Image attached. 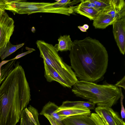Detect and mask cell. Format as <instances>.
<instances>
[{
  "mask_svg": "<svg viewBox=\"0 0 125 125\" xmlns=\"http://www.w3.org/2000/svg\"><path fill=\"white\" fill-rule=\"evenodd\" d=\"M70 51L71 67L79 80L94 83L102 80L107 68L108 55L99 40L90 37L74 40Z\"/></svg>",
  "mask_w": 125,
  "mask_h": 125,
  "instance_id": "cell-1",
  "label": "cell"
},
{
  "mask_svg": "<svg viewBox=\"0 0 125 125\" xmlns=\"http://www.w3.org/2000/svg\"><path fill=\"white\" fill-rule=\"evenodd\" d=\"M72 90L75 95L96 104L97 106L111 108L121 97L119 87L107 83L102 85L79 81Z\"/></svg>",
  "mask_w": 125,
  "mask_h": 125,
  "instance_id": "cell-2",
  "label": "cell"
},
{
  "mask_svg": "<svg viewBox=\"0 0 125 125\" xmlns=\"http://www.w3.org/2000/svg\"><path fill=\"white\" fill-rule=\"evenodd\" d=\"M5 10L12 12L14 15L27 14L37 13L60 14L68 16L74 12L77 6L66 7L57 5L54 3L30 2L26 0H6Z\"/></svg>",
  "mask_w": 125,
  "mask_h": 125,
  "instance_id": "cell-3",
  "label": "cell"
},
{
  "mask_svg": "<svg viewBox=\"0 0 125 125\" xmlns=\"http://www.w3.org/2000/svg\"><path fill=\"white\" fill-rule=\"evenodd\" d=\"M40 57L61 76L72 87L78 81L71 66L64 62L54 46L42 40L36 42Z\"/></svg>",
  "mask_w": 125,
  "mask_h": 125,
  "instance_id": "cell-4",
  "label": "cell"
},
{
  "mask_svg": "<svg viewBox=\"0 0 125 125\" xmlns=\"http://www.w3.org/2000/svg\"><path fill=\"white\" fill-rule=\"evenodd\" d=\"M14 21L5 11L0 13V49L10 41L14 30Z\"/></svg>",
  "mask_w": 125,
  "mask_h": 125,
  "instance_id": "cell-5",
  "label": "cell"
},
{
  "mask_svg": "<svg viewBox=\"0 0 125 125\" xmlns=\"http://www.w3.org/2000/svg\"><path fill=\"white\" fill-rule=\"evenodd\" d=\"M95 111L104 125H125V122L111 108L97 106Z\"/></svg>",
  "mask_w": 125,
  "mask_h": 125,
  "instance_id": "cell-6",
  "label": "cell"
},
{
  "mask_svg": "<svg viewBox=\"0 0 125 125\" xmlns=\"http://www.w3.org/2000/svg\"><path fill=\"white\" fill-rule=\"evenodd\" d=\"M115 41L121 53L125 52V16L115 21L112 24Z\"/></svg>",
  "mask_w": 125,
  "mask_h": 125,
  "instance_id": "cell-7",
  "label": "cell"
},
{
  "mask_svg": "<svg viewBox=\"0 0 125 125\" xmlns=\"http://www.w3.org/2000/svg\"><path fill=\"white\" fill-rule=\"evenodd\" d=\"M60 115L65 118L72 116L86 115H90L91 111L89 109L83 107L69 105L63 102L56 111Z\"/></svg>",
  "mask_w": 125,
  "mask_h": 125,
  "instance_id": "cell-8",
  "label": "cell"
},
{
  "mask_svg": "<svg viewBox=\"0 0 125 125\" xmlns=\"http://www.w3.org/2000/svg\"><path fill=\"white\" fill-rule=\"evenodd\" d=\"M37 110L31 105L21 112L19 125H41L39 120Z\"/></svg>",
  "mask_w": 125,
  "mask_h": 125,
  "instance_id": "cell-9",
  "label": "cell"
},
{
  "mask_svg": "<svg viewBox=\"0 0 125 125\" xmlns=\"http://www.w3.org/2000/svg\"><path fill=\"white\" fill-rule=\"evenodd\" d=\"M111 1V7L103 11L109 15L116 21L125 16V1L124 0Z\"/></svg>",
  "mask_w": 125,
  "mask_h": 125,
  "instance_id": "cell-10",
  "label": "cell"
},
{
  "mask_svg": "<svg viewBox=\"0 0 125 125\" xmlns=\"http://www.w3.org/2000/svg\"><path fill=\"white\" fill-rule=\"evenodd\" d=\"M44 69V76L47 81H55L65 87L71 88L72 86L58 73L48 65L43 60Z\"/></svg>",
  "mask_w": 125,
  "mask_h": 125,
  "instance_id": "cell-11",
  "label": "cell"
},
{
  "mask_svg": "<svg viewBox=\"0 0 125 125\" xmlns=\"http://www.w3.org/2000/svg\"><path fill=\"white\" fill-rule=\"evenodd\" d=\"M65 125H96L90 115H79L67 117L62 121Z\"/></svg>",
  "mask_w": 125,
  "mask_h": 125,
  "instance_id": "cell-12",
  "label": "cell"
},
{
  "mask_svg": "<svg viewBox=\"0 0 125 125\" xmlns=\"http://www.w3.org/2000/svg\"><path fill=\"white\" fill-rule=\"evenodd\" d=\"M93 25L95 29H104L112 25L116 21L109 15L103 11L100 12L93 20Z\"/></svg>",
  "mask_w": 125,
  "mask_h": 125,
  "instance_id": "cell-13",
  "label": "cell"
},
{
  "mask_svg": "<svg viewBox=\"0 0 125 125\" xmlns=\"http://www.w3.org/2000/svg\"><path fill=\"white\" fill-rule=\"evenodd\" d=\"M59 107V106L55 103L49 101L43 107L40 114L43 115H47L58 121L62 122L65 118L56 113L57 110Z\"/></svg>",
  "mask_w": 125,
  "mask_h": 125,
  "instance_id": "cell-14",
  "label": "cell"
},
{
  "mask_svg": "<svg viewBox=\"0 0 125 125\" xmlns=\"http://www.w3.org/2000/svg\"><path fill=\"white\" fill-rule=\"evenodd\" d=\"M58 40V43L54 46L58 52L70 51L73 46V42L69 35L61 36Z\"/></svg>",
  "mask_w": 125,
  "mask_h": 125,
  "instance_id": "cell-15",
  "label": "cell"
},
{
  "mask_svg": "<svg viewBox=\"0 0 125 125\" xmlns=\"http://www.w3.org/2000/svg\"><path fill=\"white\" fill-rule=\"evenodd\" d=\"M16 60L4 61L0 63V86L10 73L14 68Z\"/></svg>",
  "mask_w": 125,
  "mask_h": 125,
  "instance_id": "cell-16",
  "label": "cell"
},
{
  "mask_svg": "<svg viewBox=\"0 0 125 125\" xmlns=\"http://www.w3.org/2000/svg\"><path fill=\"white\" fill-rule=\"evenodd\" d=\"M74 11L78 14L87 17L90 20H93L101 12L92 8L83 6L80 4L77 6L74 9Z\"/></svg>",
  "mask_w": 125,
  "mask_h": 125,
  "instance_id": "cell-17",
  "label": "cell"
},
{
  "mask_svg": "<svg viewBox=\"0 0 125 125\" xmlns=\"http://www.w3.org/2000/svg\"><path fill=\"white\" fill-rule=\"evenodd\" d=\"M24 44V43L14 45L9 41L3 47L0 49V57L2 60L13 53Z\"/></svg>",
  "mask_w": 125,
  "mask_h": 125,
  "instance_id": "cell-18",
  "label": "cell"
},
{
  "mask_svg": "<svg viewBox=\"0 0 125 125\" xmlns=\"http://www.w3.org/2000/svg\"><path fill=\"white\" fill-rule=\"evenodd\" d=\"M64 102L69 105L76 106L86 108L89 109L93 110L95 108V104L90 102L83 101H66Z\"/></svg>",
  "mask_w": 125,
  "mask_h": 125,
  "instance_id": "cell-19",
  "label": "cell"
},
{
  "mask_svg": "<svg viewBox=\"0 0 125 125\" xmlns=\"http://www.w3.org/2000/svg\"><path fill=\"white\" fill-rule=\"evenodd\" d=\"M91 1L102 11L108 9L112 6L111 0H91Z\"/></svg>",
  "mask_w": 125,
  "mask_h": 125,
  "instance_id": "cell-20",
  "label": "cell"
},
{
  "mask_svg": "<svg viewBox=\"0 0 125 125\" xmlns=\"http://www.w3.org/2000/svg\"><path fill=\"white\" fill-rule=\"evenodd\" d=\"M55 1L57 4L60 6L67 7V6L75 4L79 2H81L82 0H74L71 1L70 0H60Z\"/></svg>",
  "mask_w": 125,
  "mask_h": 125,
  "instance_id": "cell-21",
  "label": "cell"
},
{
  "mask_svg": "<svg viewBox=\"0 0 125 125\" xmlns=\"http://www.w3.org/2000/svg\"><path fill=\"white\" fill-rule=\"evenodd\" d=\"M80 4L83 6L94 9L99 11H102L91 1V0H82Z\"/></svg>",
  "mask_w": 125,
  "mask_h": 125,
  "instance_id": "cell-22",
  "label": "cell"
},
{
  "mask_svg": "<svg viewBox=\"0 0 125 125\" xmlns=\"http://www.w3.org/2000/svg\"><path fill=\"white\" fill-rule=\"evenodd\" d=\"M90 116L91 119L96 125H104L97 114L94 113H92L91 114Z\"/></svg>",
  "mask_w": 125,
  "mask_h": 125,
  "instance_id": "cell-23",
  "label": "cell"
},
{
  "mask_svg": "<svg viewBox=\"0 0 125 125\" xmlns=\"http://www.w3.org/2000/svg\"><path fill=\"white\" fill-rule=\"evenodd\" d=\"M44 116L48 119L51 125H65L62 122L58 121L49 115H45Z\"/></svg>",
  "mask_w": 125,
  "mask_h": 125,
  "instance_id": "cell-24",
  "label": "cell"
},
{
  "mask_svg": "<svg viewBox=\"0 0 125 125\" xmlns=\"http://www.w3.org/2000/svg\"><path fill=\"white\" fill-rule=\"evenodd\" d=\"M121 92L120 103L121 105V114L122 118L124 119L125 117V111L123 104V100L124 98V95L122 94L121 87H119Z\"/></svg>",
  "mask_w": 125,
  "mask_h": 125,
  "instance_id": "cell-25",
  "label": "cell"
},
{
  "mask_svg": "<svg viewBox=\"0 0 125 125\" xmlns=\"http://www.w3.org/2000/svg\"><path fill=\"white\" fill-rule=\"evenodd\" d=\"M26 49L28 50V51L22 53L21 54L18 55L14 58L10 60L11 61L14 60H17V59L25 56L28 54L30 53L33 52V51L35 50V49H33L27 47H26Z\"/></svg>",
  "mask_w": 125,
  "mask_h": 125,
  "instance_id": "cell-26",
  "label": "cell"
},
{
  "mask_svg": "<svg viewBox=\"0 0 125 125\" xmlns=\"http://www.w3.org/2000/svg\"><path fill=\"white\" fill-rule=\"evenodd\" d=\"M125 76L119 81L117 82L115 85V86L118 87H122L125 89Z\"/></svg>",
  "mask_w": 125,
  "mask_h": 125,
  "instance_id": "cell-27",
  "label": "cell"
},
{
  "mask_svg": "<svg viewBox=\"0 0 125 125\" xmlns=\"http://www.w3.org/2000/svg\"><path fill=\"white\" fill-rule=\"evenodd\" d=\"M6 5L5 0H0V13L5 11Z\"/></svg>",
  "mask_w": 125,
  "mask_h": 125,
  "instance_id": "cell-28",
  "label": "cell"
},
{
  "mask_svg": "<svg viewBox=\"0 0 125 125\" xmlns=\"http://www.w3.org/2000/svg\"><path fill=\"white\" fill-rule=\"evenodd\" d=\"M78 28L80 30L83 32H86L87 31V30H86L82 26H79L78 27Z\"/></svg>",
  "mask_w": 125,
  "mask_h": 125,
  "instance_id": "cell-29",
  "label": "cell"
},
{
  "mask_svg": "<svg viewBox=\"0 0 125 125\" xmlns=\"http://www.w3.org/2000/svg\"><path fill=\"white\" fill-rule=\"evenodd\" d=\"M83 26L86 30H88L89 28L88 25L86 24H84L83 25Z\"/></svg>",
  "mask_w": 125,
  "mask_h": 125,
  "instance_id": "cell-30",
  "label": "cell"
}]
</instances>
